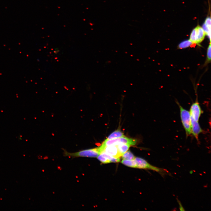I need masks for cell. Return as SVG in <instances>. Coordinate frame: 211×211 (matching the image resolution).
<instances>
[{
    "mask_svg": "<svg viewBox=\"0 0 211 211\" xmlns=\"http://www.w3.org/2000/svg\"><path fill=\"white\" fill-rule=\"evenodd\" d=\"M64 156L72 158L75 157H97L99 154L98 147L84 149L75 152H69L64 150Z\"/></svg>",
    "mask_w": 211,
    "mask_h": 211,
    "instance_id": "6da1fadb",
    "label": "cell"
},
{
    "mask_svg": "<svg viewBox=\"0 0 211 211\" xmlns=\"http://www.w3.org/2000/svg\"><path fill=\"white\" fill-rule=\"evenodd\" d=\"M136 139L129 138L125 136L107 140H105L101 145L98 147L100 154L101 150L105 147L110 145H117L121 144H127L131 146L135 145L137 142Z\"/></svg>",
    "mask_w": 211,
    "mask_h": 211,
    "instance_id": "7a4b0ae2",
    "label": "cell"
},
{
    "mask_svg": "<svg viewBox=\"0 0 211 211\" xmlns=\"http://www.w3.org/2000/svg\"><path fill=\"white\" fill-rule=\"evenodd\" d=\"M180 109V117L183 126L185 129L186 136L188 137L191 132V117L189 111L183 108L177 102Z\"/></svg>",
    "mask_w": 211,
    "mask_h": 211,
    "instance_id": "3957f363",
    "label": "cell"
},
{
    "mask_svg": "<svg viewBox=\"0 0 211 211\" xmlns=\"http://www.w3.org/2000/svg\"><path fill=\"white\" fill-rule=\"evenodd\" d=\"M135 160L137 163V168L149 169L159 173L162 176L169 173V172L166 171V170L153 166L142 158L139 157H135Z\"/></svg>",
    "mask_w": 211,
    "mask_h": 211,
    "instance_id": "277c9868",
    "label": "cell"
},
{
    "mask_svg": "<svg viewBox=\"0 0 211 211\" xmlns=\"http://www.w3.org/2000/svg\"><path fill=\"white\" fill-rule=\"evenodd\" d=\"M206 35L202 28L198 26L192 31L189 40L193 44H199L203 41Z\"/></svg>",
    "mask_w": 211,
    "mask_h": 211,
    "instance_id": "5b68a950",
    "label": "cell"
},
{
    "mask_svg": "<svg viewBox=\"0 0 211 211\" xmlns=\"http://www.w3.org/2000/svg\"><path fill=\"white\" fill-rule=\"evenodd\" d=\"M189 112L191 118L195 121L198 122L202 111L197 100L191 105Z\"/></svg>",
    "mask_w": 211,
    "mask_h": 211,
    "instance_id": "8992f818",
    "label": "cell"
},
{
    "mask_svg": "<svg viewBox=\"0 0 211 211\" xmlns=\"http://www.w3.org/2000/svg\"><path fill=\"white\" fill-rule=\"evenodd\" d=\"M105 152L109 155L115 158H119L121 155L119 153L117 145H110L105 147L101 151V154Z\"/></svg>",
    "mask_w": 211,
    "mask_h": 211,
    "instance_id": "52a82bcc",
    "label": "cell"
},
{
    "mask_svg": "<svg viewBox=\"0 0 211 211\" xmlns=\"http://www.w3.org/2000/svg\"><path fill=\"white\" fill-rule=\"evenodd\" d=\"M191 132L195 138L198 140V137L200 134L203 132L198 122L194 120L191 118Z\"/></svg>",
    "mask_w": 211,
    "mask_h": 211,
    "instance_id": "ba28073f",
    "label": "cell"
},
{
    "mask_svg": "<svg viewBox=\"0 0 211 211\" xmlns=\"http://www.w3.org/2000/svg\"><path fill=\"white\" fill-rule=\"evenodd\" d=\"M124 136L123 133L120 130H118L112 133L106 140H109Z\"/></svg>",
    "mask_w": 211,
    "mask_h": 211,
    "instance_id": "9c48e42d",
    "label": "cell"
},
{
    "mask_svg": "<svg viewBox=\"0 0 211 211\" xmlns=\"http://www.w3.org/2000/svg\"><path fill=\"white\" fill-rule=\"evenodd\" d=\"M117 146L119 153L121 156L128 150L131 146L127 144H121Z\"/></svg>",
    "mask_w": 211,
    "mask_h": 211,
    "instance_id": "30bf717a",
    "label": "cell"
},
{
    "mask_svg": "<svg viewBox=\"0 0 211 211\" xmlns=\"http://www.w3.org/2000/svg\"><path fill=\"white\" fill-rule=\"evenodd\" d=\"M121 163L128 167L137 168V163L135 159L133 160L123 159L121 161Z\"/></svg>",
    "mask_w": 211,
    "mask_h": 211,
    "instance_id": "8fae6325",
    "label": "cell"
},
{
    "mask_svg": "<svg viewBox=\"0 0 211 211\" xmlns=\"http://www.w3.org/2000/svg\"><path fill=\"white\" fill-rule=\"evenodd\" d=\"M121 156L123 159L133 160L135 158V157L130 150L127 151Z\"/></svg>",
    "mask_w": 211,
    "mask_h": 211,
    "instance_id": "7c38bea8",
    "label": "cell"
},
{
    "mask_svg": "<svg viewBox=\"0 0 211 211\" xmlns=\"http://www.w3.org/2000/svg\"><path fill=\"white\" fill-rule=\"evenodd\" d=\"M100 154L109 160L110 162H118L120 161V159L119 158H116L113 157L105 152H103Z\"/></svg>",
    "mask_w": 211,
    "mask_h": 211,
    "instance_id": "4fadbf2b",
    "label": "cell"
},
{
    "mask_svg": "<svg viewBox=\"0 0 211 211\" xmlns=\"http://www.w3.org/2000/svg\"><path fill=\"white\" fill-rule=\"evenodd\" d=\"M192 44H193L189 40H186L181 43L179 45L178 47L179 48H183L189 47Z\"/></svg>",
    "mask_w": 211,
    "mask_h": 211,
    "instance_id": "5bb4252c",
    "label": "cell"
},
{
    "mask_svg": "<svg viewBox=\"0 0 211 211\" xmlns=\"http://www.w3.org/2000/svg\"><path fill=\"white\" fill-rule=\"evenodd\" d=\"M97 157L99 160L103 164H107L110 163V161L109 160L100 154Z\"/></svg>",
    "mask_w": 211,
    "mask_h": 211,
    "instance_id": "9a60e30c",
    "label": "cell"
},
{
    "mask_svg": "<svg viewBox=\"0 0 211 211\" xmlns=\"http://www.w3.org/2000/svg\"><path fill=\"white\" fill-rule=\"evenodd\" d=\"M207 61L208 62H210L211 60V44L210 43L209 45L207 50Z\"/></svg>",
    "mask_w": 211,
    "mask_h": 211,
    "instance_id": "2e32d148",
    "label": "cell"
},
{
    "mask_svg": "<svg viewBox=\"0 0 211 211\" xmlns=\"http://www.w3.org/2000/svg\"><path fill=\"white\" fill-rule=\"evenodd\" d=\"M206 25L211 26V19L210 17H208L206 19L204 23Z\"/></svg>",
    "mask_w": 211,
    "mask_h": 211,
    "instance_id": "e0dca14e",
    "label": "cell"
}]
</instances>
